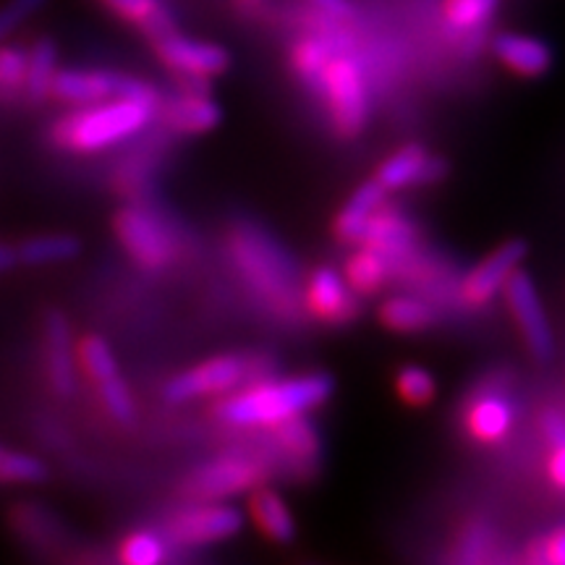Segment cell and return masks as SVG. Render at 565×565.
I'll return each instance as SVG.
<instances>
[{"label":"cell","instance_id":"6da1fadb","mask_svg":"<svg viewBox=\"0 0 565 565\" xmlns=\"http://www.w3.org/2000/svg\"><path fill=\"white\" fill-rule=\"evenodd\" d=\"M160 97H110L82 105L55 121L51 137L61 150L76 154L103 152L137 137L158 116Z\"/></svg>","mask_w":565,"mask_h":565},{"label":"cell","instance_id":"7a4b0ae2","mask_svg":"<svg viewBox=\"0 0 565 565\" xmlns=\"http://www.w3.org/2000/svg\"><path fill=\"white\" fill-rule=\"evenodd\" d=\"M333 383L328 374H303L291 380H267V383L246 385L231 398L217 406V416L233 427H265L296 419V416L309 414L312 408L328 401Z\"/></svg>","mask_w":565,"mask_h":565},{"label":"cell","instance_id":"3957f363","mask_svg":"<svg viewBox=\"0 0 565 565\" xmlns=\"http://www.w3.org/2000/svg\"><path fill=\"white\" fill-rule=\"evenodd\" d=\"M231 257L259 299L282 315L294 312L299 301V275L294 259L273 236L259 225H236L231 233Z\"/></svg>","mask_w":565,"mask_h":565},{"label":"cell","instance_id":"277c9868","mask_svg":"<svg viewBox=\"0 0 565 565\" xmlns=\"http://www.w3.org/2000/svg\"><path fill=\"white\" fill-rule=\"evenodd\" d=\"M315 89L324 97L335 129L343 137H356L364 129L366 116H370V95H366L362 68L351 58L335 53L330 55Z\"/></svg>","mask_w":565,"mask_h":565},{"label":"cell","instance_id":"5b68a950","mask_svg":"<svg viewBox=\"0 0 565 565\" xmlns=\"http://www.w3.org/2000/svg\"><path fill=\"white\" fill-rule=\"evenodd\" d=\"M51 97L71 108H82V105H95L110 97H158V92L150 84L113 74V71L58 68L51 84Z\"/></svg>","mask_w":565,"mask_h":565},{"label":"cell","instance_id":"8992f818","mask_svg":"<svg viewBox=\"0 0 565 565\" xmlns=\"http://www.w3.org/2000/svg\"><path fill=\"white\" fill-rule=\"evenodd\" d=\"M257 374V364L249 362V359L217 356L175 374L166 387V398L171 404H186V401L204 398V395L228 393L236 391V387L249 385Z\"/></svg>","mask_w":565,"mask_h":565},{"label":"cell","instance_id":"52a82bcc","mask_svg":"<svg viewBox=\"0 0 565 565\" xmlns=\"http://www.w3.org/2000/svg\"><path fill=\"white\" fill-rule=\"evenodd\" d=\"M116 236L134 263L147 270H162L173 259V238L145 210L126 207L116 215Z\"/></svg>","mask_w":565,"mask_h":565},{"label":"cell","instance_id":"ba28073f","mask_svg":"<svg viewBox=\"0 0 565 565\" xmlns=\"http://www.w3.org/2000/svg\"><path fill=\"white\" fill-rule=\"evenodd\" d=\"M154 53L160 55V61L168 68H173L175 74H181L183 79L192 82H207L221 76L228 68V53L223 51L215 42H202V40H189L179 32H168L162 38L152 40Z\"/></svg>","mask_w":565,"mask_h":565},{"label":"cell","instance_id":"9c48e42d","mask_svg":"<svg viewBox=\"0 0 565 565\" xmlns=\"http://www.w3.org/2000/svg\"><path fill=\"white\" fill-rule=\"evenodd\" d=\"M244 526V515L233 505H194L173 515L168 524L171 542L183 547H202L228 540Z\"/></svg>","mask_w":565,"mask_h":565},{"label":"cell","instance_id":"30bf717a","mask_svg":"<svg viewBox=\"0 0 565 565\" xmlns=\"http://www.w3.org/2000/svg\"><path fill=\"white\" fill-rule=\"evenodd\" d=\"M265 475V466L254 458L225 456L196 469L194 477L189 479V492L200 500H223L263 484Z\"/></svg>","mask_w":565,"mask_h":565},{"label":"cell","instance_id":"8fae6325","mask_svg":"<svg viewBox=\"0 0 565 565\" xmlns=\"http://www.w3.org/2000/svg\"><path fill=\"white\" fill-rule=\"evenodd\" d=\"M505 299L515 324L524 333L529 351L536 359H547L553 353V330H550L545 309H542L540 294H536L532 278L526 273L515 270L505 282Z\"/></svg>","mask_w":565,"mask_h":565},{"label":"cell","instance_id":"7c38bea8","mask_svg":"<svg viewBox=\"0 0 565 565\" xmlns=\"http://www.w3.org/2000/svg\"><path fill=\"white\" fill-rule=\"evenodd\" d=\"M524 254L526 246L521 242H508L500 249H494L482 265H477L475 270L466 275L461 286L463 301L471 303V307L490 303L494 296L503 291L508 278L519 270V265L524 263Z\"/></svg>","mask_w":565,"mask_h":565},{"label":"cell","instance_id":"4fadbf2b","mask_svg":"<svg viewBox=\"0 0 565 565\" xmlns=\"http://www.w3.org/2000/svg\"><path fill=\"white\" fill-rule=\"evenodd\" d=\"M45 330V353H47V383L61 398H71L76 393V359L71 345V330L66 315L51 309L42 322Z\"/></svg>","mask_w":565,"mask_h":565},{"label":"cell","instance_id":"5bb4252c","mask_svg":"<svg viewBox=\"0 0 565 565\" xmlns=\"http://www.w3.org/2000/svg\"><path fill=\"white\" fill-rule=\"evenodd\" d=\"M303 301H307L309 312L320 317L322 322H349L359 312L356 296H353L351 286L330 267H322V270H317L309 278Z\"/></svg>","mask_w":565,"mask_h":565},{"label":"cell","instance_id":"9a60e30c","mask_svg":"<svg viewBox=\"0 0 565 565\" xmlns=\"http://www.w3.org/2000/svg\"><path fill=\"white\" fill-rule=\"evenodd\" d=\"M158 116L181 134H204L221 124V105L204 89H181L160 100Z\"/></svg>","mask_w":565,"mask_h":565},{"label":"cell","instance_id":"2e32d148","mask_svg":"<svg viewBox=\"0 0 565 565\" xmlns=\"http://www.w3.org/2000/svg\"><path fill=\"white\" fill-rule=\"evenodd\" d=\"M445 175V162L433 158L422 147H404L387 158L377 171V181L385 192H401V189L416 186V183H435Z\"/></svg>","mask_w":565,"mask_h":565},{"label":"cell","instance_id":"e0dca14e","mask_svg":"<svg viewBox=\"0 0 565 565\" xmlns=\"http://www.w3.org/2000/svg\"><path fill=\"white\" fill-rule=\"evenodd\" d=\"M494 58L519 76H542L553 66V51L547 42L529 38V34L505 32L492 42Z\"/></svg>","mask_w":565,"mask_h":565},{"label":"cell","instance_id":"ac0fdd59","mask_svg":"<svg viewBox=\"0 0 565 565\" xmlns=\"http://www.w3.org/2000/svg\"><path fill=\"white\" fill-rule=\"evenodd\" d=\"M513 406L503 393L484 391L466 406V429L482 443H498L511 433Z\"/></svg>","mask_w":565,"mask_h":565},{"label":"cell","instance_id":"d6986e66","mask_svg":"<svg viewBox=\"0 0 565 565\" xmlns=\"http://www.w3.org/2000/svg\"><path fill=\"white\" fill-rule=\"evenodd\" d=\"M362 242L364 246H372V249H377L380 254H385V257L391 259L412 249L414 228L404 215L380 207L372 215L370 225H366Z\"/></svg>","mask_w":565,"mask_h":565},{"label":"cell","instance_id":"ffe728a7","mask_svg":"<svg viewBox=\"0 0 565 565\" xmlns=\"http://www.w3.org/2000/svg\"><path fill=\"white\" fill-rule=\"evenodd\" d=\"M383 202H385V189L380 186L377 181L364 183V186L359 189V192L353 194L349 202H345L341 215H338V221H335L338 238H341V242H349V244L362 242L366 225H370L374 212L383 207Z\"/></svg>","mask_w":565,"mask_h":565},{"label":"cell","instance_id":"44dd1931","mask_svg":"<svg viewBox=\"0 0 565 565\" xmlns=\"http://www.w3.org/2000/svg\"><path fill=\"white\" fill-rule=\"evenodd\" d=\"M105 9L116 13L118 19L139 26L150 40H158L162 34L175 32L173 13L160 3V0H100Z\"/></svg>","mask_w":565,"mask_h":565},{"label":"cell","instance_id":"7402d4cb","mask_svg":"<svg viewBox=\"0 0 565 565\" xmlns=\"http://www.w3.org/2000/svg\"><path fill=\"white\" fill-rule=\"evenodd\" d=\"M55 71H58V45L51 38H42L26 51V74L21 92L34 103L51 97Z\"/></svg>","mask_w":565,"mask_h":565},{"label":"cell","instance_id":"603a6c76","mask_svg":"<svg viewBox=\"0 0 565 565\" xmlns=\"http://www.w3.org/2000/svg\"><path fill=\"white\" fill-rule=\"evenodd\" d=\"M387 275H391V263H387L385 254L372 249V246H364L345 259L343 278L356 294H374L385 286Z\"/></svg>","mask_w":565,"mask_h":565},{"label":"cell","instance_id":"cb8c5ba5","mask_svg":"<svg viewBox=\"0 0 565 565\" xmlns=\"http://www.w3.org/2000/svg\"><path fill=\"white\" fill-rule=\"evenodd\" d=\"M252 515L263 534L270 536L275 542H291L296 534L294 515L282 503L280 494L273 490H257L252 494Z\"/></svg>","mask_w":565,"mask_h":565},{"label":"cell","instance_id":"d4e9b609","mask_svg":"<svg viewBox=\"0 0 565 565\" xmlns=\"http://www.w3.org/2000/svg\"><path fill=\"white\" fill-rule=\"evenodd\" d=\"M79 242L68 233H47V236L26 238L17 249V259L24 265L40 267V265H58L68 263L79 254Z\"/></svg>","mask_w":565,"mask_h":565},{"label":"cell","instance_id":"484cf974","mask_svg":"<svg viewBox=\"0 0 565 565\" xmlns=\"http://www.w3.org/2000/svg\"><path fill=\"white\" fill-rule=\"evenodd\" d=\"M275 445L282 450V456L288 458V463H312L317 456V435L312 429V424L301 416L296 419L280 422L275 424Z\"/></svg>","mask_w":565,"mask_h":565},{"label":"cell","instance_id":"4316f807","mask_svg":"<svg viewBox=\"0 0 565 565\" xmlns=\"http://www.w3.org/2000/svg\"><path fill=\"white\" fill-rule=\"evenodd\" d=\"M380 320L398 333H416V330L429 328L435 322L433 307L414 299V296H391L380 309Z\"/></svg>","mask_w":565,"mask_h":565},{"label":"cell","instance_id":"83f0119b","mask_svg":"<svg viewBox=\"0 0 565 565\" xmlns=\"http://www.w3.org/2000/svg\"><path fill=\"white\" fill-rule=\"evenodd\" d=\"M74 351H76L74 356L79 359L82 370L87 372V377L95 383V387L121 374L118 372L116 356H113V349L103 341L100 335H87L84 341H79V345H76Z\"/></svg>","mask_w":565,"mask_h":565},{"label":"cell","instance_id":"f1b7e54d","mask_svg":"<svg viewBox=\"0 0 565 565\" xmlns=\"http://www.w3.org/2000/svg\"><path fill=\"white\" fill-rule=\"evenodd\" d=\"M45 477L47 469L38 456L0 448V482L3 484H38Z\"/></svg>","mask_w":565,"mask_h":565},{"label":"cell","instance_id":"f546056e","mask_svg":"<svg viewBox=\"0 0 565 565\" xmlns=\"http://www.w3.org/2000/svg\"><path fill=\"white\" fill-rule=\"evenodd\" d=\"M494 9H498V0H445L443 13L454 30L471 32L479 30Z\"/></svg>","mask_w":565,"mask_h":565},{"label":"cell","instance_id":"4dcf8cb0","mask_svg":"<svg viewBox=\"0 0 565 565\" xmlns=\"http://www.w3.org/2000/svg\"><path fill=\"white\" fill-rule=\"evenodd\" d=\"M395 387H398V395L406 401L408 406H427L429 401L435 398V377L424 366L408 364L398 372L395 377Z\"/></svg>","mask_w":565,"mask_h":565},{"label":"cell","instance_id":"1f68e13d","mask_svg":"<svg viewBox=\"0 0 565 565\" xmlns=\"http://www.w3.org/2000/svg\"><path fill=\"white\" fill-rule=\"evenodd\" d=\"M166 555V542L152 532H137L121 542V561L126 565H158Z\"/></svg>","mask_w":565,"mask_h":565},{"label":"cell","instance_id":"d6a6232c","mask_svg":"<svg viewBox=\"0 0 565 565\" xmlns=\"http://www.w3.org/2000/svg\"><path fill=\"white\" fill-rule=\"evenodd\" d=\"M330 47L320 40H301L299 45L294 47V68L296 74L301 76L309 87H317L320 82V74L324 68V63L330 61Z\"/></svg>","mask_w":565,"mask_h":565},{"label":"cell","instance_id":"836d02e7","mask_svg":"<svg viewBox=\"0 0 565 565\" xmlns=\"http://www.w3.org/2000/svg\"><path fill=\"white\" fill-rule=\"evenodd\" d=\"M97 391H100V398L105 401V408H108L113 419L124 424L134 419V398H131L129 385L121 380V374L108 380V383L97 385Z\"/></svg>","mask_w":565,"mask_h":565},{"label":"cell","instance_id":"e575fe53","mask_svg":"<svg viewBox=\"0 0 565 565\" xmlns=\"http://www.w3.org/2000/svg\"><path fill=\"white\" fill-rule=\"evenodd\" d=\"M47 0H9L6 6H0V42H6L13 32L24 24L26 19H32Z\"/></svg>","mask_w":565,"mask_h":565},{"label":"cell","instance_id":"d590c367","mask_svg":"<svg viewBox=\"0 0 565 565\" xmlns=\"http://www.w3.org/2000/svg\"><path fill=\"white\" fill-rule=\"evenodd\" d=\"M26 74V51L0 42V87L21 89Z\"/></svg>","mask_w":565,"mask_h":565},{"label":"cell","instance_id":"8d00e7d4","mask_svg":"<svg viewBox=\"0 0 565 565\" xmlns=\"http://www.w3.org/2000/svg\"><path fill=\"white\" fill-rule=\"evenodd\" d=\"M529 561L565 565V526H557L555 532H550L545 536V540L534 542L532 550H529Z\"/></svg>","mask_w":565,"mask_h":565},{"label":"cell","instance_id":"74e56055","mask_svg":"<svg viewBox=\"0 0 565 565\" xmlns=\"http://www.w3.org/2000/svg\"><path fill=\"white\" fill-rule=\"evenodd\" d=\"M463 542H466L463 547H471V553H466L463 561H482L484 550L490 547V532H487L484 526H475L466 532Z\"/></svg>","mask_w":565,"mask_h":565},{"label":"cell","instance_id":"f35d334b","mask_svg":"<svg viewBox=\"0 0 565 565\" xmlns=\"http://www.w3.org/2000/svg\"><path fill=\"white\" fill-rule=\"evenodd\" d=\"M309 3H312L320 13H324V17L335 21H345L353 17L351 0H309Z\"/></svg>","mask_w":565,"mask_h":565},{"label":"cell","instance_id":"ab89813d","mask_svg":"<svg viewBox=\"0 0 565 565\" xmlns=\"http://www.w3.org/2000/svg\"><path fill=\"white\" fill-rule=\"evenodd\" d=\"M542 427H545V435H547L550 443H553V445L565 443V416L563 414L547 412L545 422H542Z\"/></svg>","mask_w":565,"mask_h":565},{"label":"cell","instance_id":"60d3db41","mask_svg":"<svg viewBox=\"0 0 565 565\" xmlns=\"http://www.w3.org/2000/svg\"><path fill=\"white\" fill-rule=\"evenodd\" d=\"M550 477L555 479V484L565 487V443L555 445V454L550 458Z\"/></svg>","mask_w":565,"mask_h":565},{"label":"cell","instance_id":"b9f144b4","mask_svg":"<svg viewBox=\"0 0 565 565\" xmlns=\"http://www.w3.org/2000/svg\"><path fill=\"white\" fill-rule=\"evenodd\" d=\"M13 263H19L17 249H11V246L0 244V270H9Z\"/></svg>","mask_w":565,"mask_h":565},{"label":"cell","instance_id":"7bdbcfd3","mask_svg":"<svg viewBox=\"0 0 565 565\" xmlns=\"http://www.w3.org/2000/svg\"><path fill=\"white\" fill-rule=\"evenodd\" d=\"M259 3H263V0H236V6H238V9H244V11H252V9H257Z\"/></svg>","mask_w":565,"mask_h":565}]
</instances>
